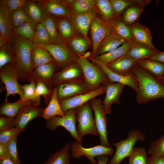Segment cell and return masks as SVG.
<instances>
[{"label": "cell", "mask_w": 164, "mask_h": 164, "mask_svg": "<svg viewBox=\"0 0 164 164\" xmlns=\"http://www.w3.org/2000/svg\"><path fill=\"white\" fill-rule=\"evenodd\" d=\"M57 29L62 40L65 43L78 33L75 30L70 18H63L56 21Z\"/></svg>", "instance_id": "cell-34"}, {"label": "cell", "mask_w": 164, "mask_h": 164, "mask_svg": "<svg viewBox=\"0 0 164 164\" xmlns=\"http://www.w3.org/2000/svg\"><path fill=\"white\" fill-rule=\"evenodd\" d=\"M76 62L81 68L84 81L91 91L99 88L102 85L101 84L104 85L109 82L101 69L91 63L87 59L78 57Z\"/></svg>", "instance_id": "cell-3"}, {"label": "cell", "mask_w": 164, "mask_h": 164, "mask_svg": "<svg viewBox=\"0 0 164 164\" xmlns=\"http://www.w3.org/2000/svg\"><path fill=\"white\" fill-rule=\"evenodd\" d=\"M32 61L33 69L38 66L55 62L51 54L45 49L35 45L32 51Z\"/></svg>", "instance_id": "cell-33"}, {"label": "cell", "mask_w": 164, "mask_h": 164, "mask_svg": "<svg viewBox=\"0 0 164 164\" xmlns=\"http://www.w3.org/2000/svg\"><path fill=\"white\" fill-rule=\"evenodd\" d=\"M21 87L23 93V97L22 100L31 101L37 106L40 104V97L36 94V82L34 80L32 81L29 84L21 85Z\"/></svg>", "instance_id": "cell-40"}, {"label": "cell", "mask_w": 164, "mask_h": 164, "mask_svg": "<svg viewBox=\"0 0 164 164\" xmlns=\"http://www.w3.org/2000/svg\"><path fill=\"white\" fill-rule=\"evenodd\" d=\"M36 95L39 97L43 96L46 105L48 104L51 98L53 90L49 88L44 83L37 81L36 82Z\"/></svg>", "instance_id": "cell-47"}, {"label": "cell", "mask_w": 164, "mask_h": 164, "mask_svg": "<svg viewBox=\"0 0 164 164\" xmlns=\"http://www.w3.org/2000/svg\"><path fill=\"white\" fill-rule=\"evenodd\" d=\"M135 61L126 53L123 56L107 65L112 71L118 74H126L131 71L135 65Z\"/></svg>", "instance_id": "cell-27"}, {"label": "cell", "mask_w": 164, "mask_h": 164, "mask_svg": "<svg viewBox=\"0 0 164 164\" xmlns=\"http://www.w3.org/2000/svg\"><path fill=\"white\" fill-rule=\"evenodd\" d=\"M131 43L126 42L115 50L108 53L97 56L93 59L107 65L125 54L129 50Z\"/></svg>", "instance_id": "cell-30"}, {"label": "cell", "mask_w": 164, "mask_h": 164, "mask_svg": "<svg viewBox=\"0 0 164 164\" xmlns=\"http://www.w3.org/2000/svg\"><path fill=\"white\" fill-rule=\"evenodd\" d=\"M147 164H164V157L150 156L148 157Z\"/></svg>", "instance_id": "cell-53"}, {"label": "cell", "mask_w": 164, "mask_h": 164, "mask_svg": "<svg viewBox=\"0 0 164 164\" xmlns=\"http://www.w3.org/2000/svg\"><path fill=\"white\" fill-rule=\"evenodd\" d=\"M145 137V134L142 131L133 129L128 133L126 139L113 143L116 147L115 152L108 164H120L122 160L130 156L136 142L143 141Z\"/></svg>", "instance_id": "cell-4"}, {"label": "cell", "mask_w": 164, "mask_h": 164, "mask_svg": "<svg viewBox=\"0 0 164 164\" xmlns=\"http://www.w3.org/2000/svg\"><path fill=\"white\" fill-rule=\"evenodd\" d=\"M106 88L105 95L102 101L104 109L106 114L111 111V106L114 104H119L120 99L125 85L119 83L108 82L104 84Z\"/></svg>", "instance_id": "cell-19"}, {"label": "cell", "mask_w": 164, "mask_h": 164, "mask_svg": "<svg viewBox=\"0 0 164 164\" xmlns=\"http://www.w3.org/2000/svg\"><path fill=\"white\" fill-rule=\"evenodd\" d=\"M42 22L48 32L52 44L63 42L59 34L56 21L54 17L51 15L46 14Z\"/></svg>", "instance_id": "cell-36"}, {"label": "cell", "mask_w": 164, "mask_h": 164, "mask_svg": "<svg viewBox=\"0 0 164 164\" xmlns=\"http://www.w3.org/2000/svg\"><path fill=\"white\" fill-rule=\"evenodd\" d=\"M29 1L26 0H2L3 3L9 9L10 12L20 8H24Z\"/></svg>", "instance_id": "cell-51"}, {"label": "cell", "mask_w": 164, "mask_h": 164, "mask_svg": "<svg viewBox=\"0 0 164 164\" xmlns=\"http://www.w3.org/2000/svg\"><path fill=\"white\" fill-rule=\"evenodd\" d=\"M7 44L0 47V69L6 65L12 63V47Z\"/></svg>", "instance_id": "cell-46"}, {"label": "cell", "mask_w": 164, "mask_h": 164, "mask_svg": "<svg viewBox=\"0 0 164 164\" xmlns=\"http://www.w3.org/2000/svg\"><path fill=\"white\" fill-rule=\"evenodd\" d=\"M159 51L138 43L133 39L126 54L135 61L140 60L150 59Z\"/></svg>", "instance_id": "cell-24"}, {"label": "cell", "mask_w": 164, "mask_h": 164, "mask_svg": "<svg viewBox=\"0 0 164 164\" xmlns=\"http://www.w3.org/2000/svg\"><path fill=\"white\" fill-rule=\"evenodd\" d=\"M0 78L2 83L5 84L6 91L5 101H8L10 95L14 96L17 94L22 99L23 91L21 85L18 82L17 74L12 63L6 65L0 69Z\"/></svg>", "instance_id": "cell-8"}, {"label": "cell", "mask_w": 164, "mask_h": 164, "mask_svg": "<svg viewBox=\"0 0 164 164\" xmlns=\"http://www.w3.org/2000/svg\"><path fill=\"white\" fill-rule=\"evenodd\" d=\"M68 8L70 13H82L95 9V1L93 0H62Z\"/></svg>", "instance_id": "cell-28"}, {"label": "cell", "mask_w": 164, "mask_h": 164, "mask_svg": "<svg viewBox=\"0 0 164 164\" xmlns=\"http://www.w3.org/2000/svg\"><path fill=\"white\" fill-rule=\"evenodd\" d=\"M143 11L142 7L132 6L129 7L124 12L123 21L125 24L132 25L137 20Z\"/></svg>", "instance_id": "cell-43"}, {"label": "cell", "mask_w": 164, "mask_h": 164, "mask_svg": "<svg viewBox=\"0 0 164 164\" xmlns=\"http://www.w3.org/2000/svg\"><path fill=\"white\" fill-rule=\"evenodd\" d=\"M0 164H17L8 156L0 159Z\"/></svg>", "instance_id": "cell-57"}, {"label": "cell", "mask_w": 164, "mask_h": 164, "mask_svg": "<svg viewBox=\"0 0 164 164\" xmlns=\"http://www.w3.org/2000/svg\"><path fill=\"white\" fill-rule=\"evenodd\" d=\"M135 64L147 71L157 77L164 75V64L150 59L140 60L135 62Z\"/></svg>", "instance_id": "cell-32"}, {"label": "cell", "mask_w": 164, "mask_h": 164, "mask_svg": "<svg viewBox=\"0 0 164 164\" xmlns=\"http://www.w3.org/2000/svg\"><path fill=\"white\" fill-rule=\"evenodd\" d=\"M150 59L164 64V52L158 51Z\"/></svg>", "instance_id": "cell-54"}, {"label": "cell", "mask_w": 164, "mask_h": 164, "mask_svg": "<svg viewBox=\"0 0 164 164\" xmlns=\"http://www.w3.org/2000/svg\"><path fill=\"white\" fill-rule=\"evenodd\" d=\"M70 155L75 159H79L84 156L87 157L92 164L97 163L94 158L101 155H109L114 154V149L111 146L108 147L100 144L90 148L84 147L81 142L77 141L70 144Z\"/></svg>", "instance_id": "cell-6"}, {"label": "cell", "mask_w": 164, "mask_h": 164, "mask_svg": "<svg viewBox=\"0 0 164 164\" xmlns=\"http://www.w3.org/2000/svg\"><path fill=\"white\" fill-rule=\"evenodd\" d=\"M66 43L70 49L78 57L83 56L91 46L87 39L79 33Z\"/></svg>", "instance_id": "cell-31"}, {"label": "cell", "mask_w": 164, "mask_h": 164, "mask_svg": "<svg viewBox=\"0 0 164 164\" xmlns=\"http://www.w3.org/2000/svg\"><path fill=\"white\" fill-rule=\"evenodd\" d=\"M92 63L100 67L108 77L109 81L111 83H119L128 85L135 91L137 88V82L135 77L130 71L125 74L116 73L110 70L106 64L102 63L93 58H90Z\"/></svg>", "instance_id": "cell-14"}, {"label": "cell", "mask_w": 164, "mask_h": 164, "mask_svg": "<svg viewBox=\"0 0 164 164\" xmlns=\"http://www.w3.org/2000/svg\"><path fill=\"white\" fill-rule=\"evenodd\" d=\"M147 153L144 148L134 147L129 156L128 164H147Z\"/></svg>", "instance_id": "cell-42"}, {"label": "cell", "mask_w": 164, "mask_h": 164, "mask_svg": "<svg viewBox=\"0 0 164 164\" xmlns=\"http://www.w3.org/2000/svg\"><path fill=\"white\" fill-rule=\"evenodd\" d=\"M82 71L76 62L68 65L60 71L55 73L53 85L71 82L84 81Z\"/></svg>", "instance_id": "cell-15"}, {"label": "cell", "mask_w": 164, "mask_h": 164, "mask_svg": "<svg viewBox=\"0 0 164 164\" xmlns=\"http://www.w3.org/2000/svg\"><path fill=\"white\" fill-rule=\"evenodd\" d=\"M21 132L15 127L0 131V142L6 145L18 136Z\"/></svg>", "instance_id": "cell-48"}, {"label": "cell", "mask_w": 164, "mask_h": 164, "mask_svg": "<svg viewBox=\"0 0 164 164\" xmlns=\"http://www.w3.org/2000/svg\"><path fill=\"white\" fill-rule=\"evenodd\" d=\"M56 87L57 97L59 102L91 91L84 81L64 83L56 86Z\"/></svg>", "instance_id": "cell-17"}, {"label": "cell", "mask_w": 164, "mask_h": 164, "mask_svg": "<svg viewBox=\"0 0 164 164\" xmlns=\"http://www.w3.org/2000/svg\"><path fill=\"white\" fill-rule=\"evenodd\" d=\"M35 29L31 22H26L18 27H13V34L17 37L23 39H32Z\"/></svg>", "instance_id": "cell-41"}, {"label": "cell", "mask_w": 164, "mask_h": 164, "mask_svg": "<svg viewBox=\"0 0 164 164\" xmlns=\"http://www.w3.org/2000/svg\"><path fill=\"white\" fill-rule=\"evenodd\" d=\"M106 22L111 33L121 37L128 42L132 43L133 41V38L129 27L119 18V16H115Z\"/></svg>", "instance_id": "cell-25"}, {"label": "cell", "mask_w": 164, "mask_h": 164, "mask_svg": "<svg viewBox=\"0 0 164 164\" xmlns=\"http://www.w3.org/2000/svg\"><path fill=\"white\" fill-rule=\"evenodd\" d=\"M7 156L5 145L0 142V159Z\"/></svg>", "instance_id": "cell-56"}, {"label": "cell", "mask_w": 164, "mask_h": 164, "mask_svg": "<svg viewBox=\"0 0 164 164\" xmlns=\"http://www.w3.org/2000/svg\"><path fill=\"white\" fill-rule=\"evenodd\" d=\"M11 18L14 28L18 27L26 22H31L24 8L22 7L11 12Z\"/></svg>", "instance_id": "cell-45"}, {"label": "cell", "mask_w": 164, "mask_h": 164, "mask_svg": "<svg viewBox=\"0 0 164 164\" xmlns=\"http://www.w3.org/2000/svg\"><path fill=\"white\" fill-rule=\"evenodd\" d=\"M24 9L35 28L38 24L42 22L46 14L39 3L35 1H29Z\"/></svg>", "instance_id": "cell-35"}, {"label": "cell", "mask_w": 164, "mask_h": 164, "mask_svg": "<svg viewBox=\"0 0 164 164\" xmlns=\"http://www.w3.org/2000/svg\"><path fill=\"white\" fill-rule=\"evenodd\" d=\"M70 145L66 143L64 147L51 155L43 164H70Z\"/></svg>", "instance_id": "cell-37"}, {"label": "cell", "mask_w": 164, "mask_h": 164, "mask_svg": "<svg viewBox=\"0 0 164 164\" xmlns=\"http://www.w3.org/2000/svg\"><path fill=\"white\" fill-rule=\"evenodd\" d=\"M90 101L91 105L94 113L95 124L99 136L100 144L111 147L108 139L107 119L102 101L100 98H95Z\"/></svg>", "instance_id": "cell-10"}, {"label": "cell", "mask_w": 164, "mask_h": 164, "mask_svg": "<svg viewBox=\"0 0 164 164\" xmlns=\"http://www.w3.org/2000/svg\"><path fill=\"white\" fill-rule=\"evenodd\" d=\"M131 71L137 81L136 98L138 103H147L164 98V85L156 77L135 64Z\"/></svg>", "instance_id": "cell-2"}, {"label": "cell", "mask_w": 164, "mask_h": 164, "mask_svg": "<svg viewBox=\"0 0 164 164\" xmlns=\"http://www.w3.org/2000/svg\"><path fill=\"white\" fill-rule=\"evenodd\" d=\"M11 12L6 6L0 4V46L7 44H11L14 35Z\"/></svg>", "instance_id": "cell-13"}, {"label": "cell", "mask_w": 164, "mask_h": 164, "mask_svg": "<svg viewBox=\"0 0 164 164\" xmlns=\"http://www.w3.org/2000/svg\"><path fill=\"white\" fill-rule=\"evenodd\" d=\"M133 39L151 48L157 50L152 42V37L149 29L139 22L134 23L129 27Z\"/></svg>", "instance_id": "cell-22"}, {"label": "cell", "mask_w": 164, "mask_h": 164, "mask_svg": "<svg viewBox=\"0 0 164 164\" xmlns=\"http://www.w3.org/2000/svg\"><path fill=\"white\" fill-rule=\"evenodd\" d=\"M57 65L55 62H53L34 68L32 72L33 80L36 82L40 81L44 83L52 89L53 81L55 74V72Z\"/></svg>", "instance_id": "cell-20"}, {"label": "cell", "mask_w": 164, "mask_h": 164, "mask_svg": "<svg viewBox=\"0 0 164 164\" xmlns=\"http://www.w3.org/2000/svg\"><path fill=\"white\" fill-rule=\"evenodd\" d=\"M95 8L97 9L102 19L108 22L115 16L112 6L110 0H96Z\"/></svg>", "instance_id": "cell-38"}, {"label": "cell", "mask_w": 164, "mask_h": 164, "mask_svg": "<svg viewBox=\"0 0 164 164\" xmlns=\"http://www.w3.org/2000/svg\"><path fill=\"white\" fill-rule=\"evenodd\" d=\"M38 2L46 14L62 18L70 17L69 10L62 0H38Z\"/></svg>", "instance_id": "cell-21"}, {"label": "cell", "mask_w": 164, "mask_h": 164, "mask_svg": "<svg viewBox=\"0 0 164 164\" xmlns=\"http://www.w3.org/2000/svg\"><path fill=\"white\" fill-rule=\"evenodd\" d=\"M45 109L38 107L34 104L25 106L15 118V127L21 132L24 131L30 121L36 118L41 117Z\"/></svg>", "instance_id": "cell-18"}, {"label": "cell", "mask_w": 164, "mask_h": 164, "mask_svg": "<svg viewBox=\"0 0 164 164\" xmlns=\"http://www.w3.org/2000/svg\"><path fill=\"white\" fill-rule=\"evenodd\" d=\"M110 1L117 16H119L125 8L134 3L133 1L124 0H110Z\"/></svg>", "instance_id": "cell-50"}, {"label": "cell", "mask_w": 164, "mask_h": 164, "mask_svg": "<svg viewBox=\"0 0 164 164\" xmlns=\"http://www.w3.org/2000/svg\"><path fill=\"white\" fill-rule=\"evenodd\" d=\"M106 90L105 86L102 85L95 90L62 100L59 102L61 108L64 113L69 110L77 108L105 93Z\"/></svg>", "instance_id": "cell-11"}, {"label": "cell", "mask_w": 164, "mask_h": 164, "mask_svg": "<svg viewBox=\"0 0 164 164\" xmlns=\"http://www.w3.org/2000/svg\"><path fill=\"white\" fill-rule=\"evenodd\" d=\"M39 46L45 49L51 54L57 65L66 66L76 62L78 57L64 42L56 44Z\"/></svg>", "instance_id": "cell-9"}, {"label": "cell", "mask_w": 164, "mask_h": 164, "mask_svg": "<svg viewBox=\"0 0 164 164\" xmlns=\"http://www.w3.org/2000/svg\"><path fill=\"white\" fill-rule=\"evenodd\" d=\"M32 104L35 105L31 101H23L20 98L17 101L12 103L5 101L0 107V114L1 115L15 118L24 107Z\"/></svg>", "instance_id": "cell-26"}, {"label": "cell", "mask_w": 164, "mask_h": 164, "mask_svg": "<svg viewBox=\"0 0 164 164\" xmlns=\"http://www.w3.org/2000/svg\"><path fill=\"white\" fill-rule=\"evenodd\" d=\"M126 42L125 39L121 37L111 33L105 37L100 43L97 47L95 57L109 52Z\"/></svg>", "instance_id": "cell-23"}, {"label": "cell", "mask_w": 164, "mask_h": 164, "mask_svg": "<svg viewBox=\"0 0 164 164\" xmlns=\"http://www.w3.org/2000/svg\"><path fill=\"white\" fill-rule=\"evenodd\" d=\"M12 63L19 80L30 83L33 80V70L32 53L34 46L32 39H23L14 35L12 43Z\"/></svg>", "instance_id": "cell-1"}, {"label": "cell", "mask_w": 164, "mask_h": 164, "mask_svg": "<svg viewBox=\"0 0 164 164\" xmlns=\"http://www.w3.org/2000/svg\"><path fill=\"white\" fill-rule=\"evenodd\" d=\"M147 153L150 156L164 157V134L150 143Z\"/></svg>", "instance_id": "cell-44"}, {"label": "cell", "mask_w": 164, "mask_h": 164, "mask_svg": "<svg viewBox=\"0 0 164 164\" xmlns=\"http://www.w3.org/2000/svg\"><path fill=\"white\" fill-rule=\"evenodd\" d=\"M97 16L95 9L82 13H70V19L76 31L85 38L91 45L88 33L93 19Z\"/></svg>", "instance_id": "cell-16"}, {"label": "cell", "mask_w": 164, "mask_h": 164, "mask_svg": "<svg viewBox=\"0 0 164 164\" xmlns=\"http://www.w3.org/2000/svg\"><path fill=\"white\" fill-rule=\"evenodd\" d=\"M77 108L73 109L67 111L63 116H56L46 122L45 126L48 130H54L57 127L64 128L76 141L81 142L78 135L76 127Z\"/></svg>", "instance_id": "cell-7"}, {"label": "cell", "mask_w": 164, "mask_h": 164, "mask_svg": "<svg viewBox=\"0 0 164 164\" xmlns=\"http://www.w3.org/2000/svg\"><path fill=\"white\" fill-rule=\"evenodd\" d=\"M98 164H108L109 158L107 155H101L96 157Z\"/></svg>", "instance_id": "cell-55"}, {"label": "cell", "mask_w": 164, "mask_h": 164, "mask_svg": "<svg viewBox=\"0 0 164 164\" xmlns=\"http://www.w3.org/2000/svg\"><path fill=\"white\" fill-rule=\"evenodd\" d=\"M158 79L160 80V81L164 85V81L163 80H162L159 77H157Z\"/></svg>", "instance_id": "cell-58"}, {"label": "cell", "mask_w": 164, "mask_h": 164, "mask_svg": "<svg viewBox=\"0 0 164 164\" xmlns=\"http://www.w3.org/2000/svg\"><path fill=\"white\" fill-rule=\"evenodd\" d=\"M90 103L88 102L77 108L76 120L78 122L77 132L82 141L83 137L88 134L95 136L98 135L92 114Z\"/></svg>", "instance_id": "cell-5"}, {"label": "cell", "mask_w": 164, "mask_h": 164, "mask_svg": "<svg viewBox=\"0 0 164 164\" xmlns=\"http://www.w3.org/2000/svg\"><path fill=\"white\" fill-rule=\"evenodd\" d=\"M159 77V78H160L162 80H163L164 81V75L162 77Z\"/></svg>", "instance_id": "cell-59"}, {"label": "cell", "mask_w": 164, "mask_h": 164, "mask_svg": "<svg viewBox=\"0 0 164 164\" xmlns=\"http://www.w3.org/2000/svg\"><path fill=\"white\" fill-rule=\"evenodd\" d=\"M32 41L34 45H37L52 44L48 32L42 22L36 26Z\"/></svg>", "instance_id": "cell-39"}, {"label": "cell", "mask_w": 164, "mask_h": 164, "mask_svg": "<svg viewBox=\"0 0 164 164\" xmlns=\"http://www.w3.org/2000/svg\"><path fill=\"white\" fill-rule=\"evenodd\" d=\"M15 118L3 115L0 117V131L10 129L15 127Z\"/></svg>", "instance_id": "cell-52"}, {"label": "cell", "mask_w": 164, "mask_h": 164, "mask_svg": "<svg viewBox=\"0 0 164 164\" xmlns=\"http://www.w3.org/2000/svg\"><path fill=\"white\" fill-rule=\"evenodd\" d=\"M18 136L5 145L7 156L17 164H21L17 151V142Z\"/></svg>", "instance_id": "cell-49"}, {"label": "cell", "mask_w": 164, "mask_h": 164, "mask_svg": "<svg viewBox=\"0 0 164 164\" xmlns=\"http://www.w3.org/2000/svg\"><path fill=\"white\" fill-rule=\"evenodd\" d=\"M90 28L92 49L91 56L89 57L94 58L95 57L100 43L105 37L111 33L107 22L97 16L92 20Z\"/></svg>", "instance_id": "cell-12"}, {"label": "cell", "mask_w": 164, "mask_h": 164, "mask_svg": "<svg viewBox=\"0 0 164 164\" xmlns=\"http://www.w3.org/2000/svg\"><path fill=\"white\" fill-rule=\"evenodd\" d=\"M57 89L56 87L53 89L50 101L45 108L41 117L47 120L56 116L63 117L64 113L62 111L57 97Z\"/></svg>", "instance_id": "cell-29"}]
</instances>
